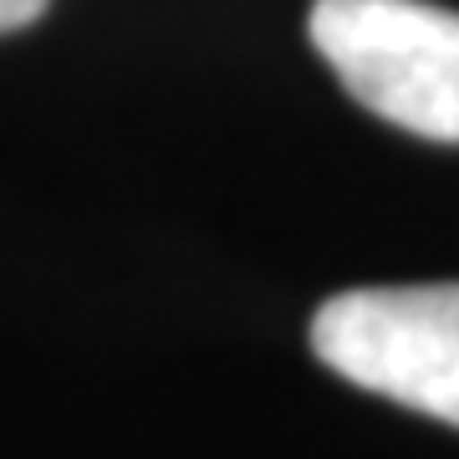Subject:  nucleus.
<instances>
[{"instance_id":"f257e3e1","label":"nucleus","mask_w":459,"mask_h":459,"mask_svg":"<svg viewBox=\"0 0 459 459\" xmlns=\"http://www.w3.org/2000/svg\"><path fill=\"white\" fill-rule=\"evenodd\" d=\"M307 31L368 113L459 143V11L429 0H312Z\"/></svg>"},{"instance_id":"f03ea898","label":"nucleus","mask_w":459,"mask_h":459,"mask_svg":"<svg viewBox=\"0 0 459 459\" xmlns=\"http://www.w3.org/2000/svg\"><path fill=\"white\" fill-rule=\"evenodd\" d=\"M312 352L352 388L459 429V281L327 296L312 316Z\"/></svg>"},{"instance_id":"7ed1b4c3","label":"nucleus","mask_w":459,"mask_h":459,"mask_svg":"<svg viewBox=\"0 0 459 459\" xmlns=\"http://www.w3.org/2000/svg\"><path fill=\"white\" fill-rule=\"evenodd\" d=\"M51 0H0V36L21 31V26H31V21L47 16Z\"/></svg>"}]
</instances>
